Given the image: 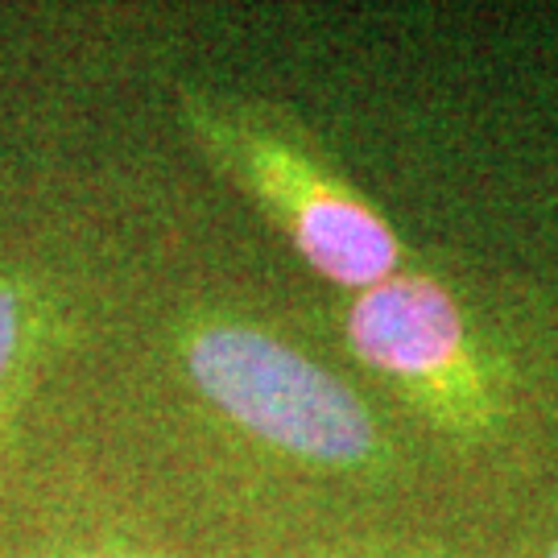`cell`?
<instances>
[{
	"mask_svg": "<svg viewBox=\"0 0 558 558\" xmlns=\"http://www.w3.org/2000/svg\"><path fill=\"white\" fill-rule=\"evenodd\" d=\"M34 343V319H29V302L21 294V286L0 278V410L13 398Z\"/></svg>",
	"mask_w": 558,
	"mask_h": 558,
	"instance_id": "cell-4",
	"label": "cell"
},
{
	"mask_svg": "<svg viewBox=\"0 0 558 558\" xmlns=\"http://www.w3.org/2000/svg\"><path fill=\"white\" fill-rule=\"evenodd\" d=\"M294 236L302 257L343 286H377L398 260V244L385 223L348 199L302 203Z\"/></svg>",
	"mask_w": 558,
	"mask_h": 558,
	"instance_id": "cell-3",
	"label": "cell"
},
{
	"mask_svg": "<svg viewBox=\"0 0 558 558\" xmlns=\"http://www.w3.org/2000/svg\"><path fill=\"white\" fill-rule=\"evenodd\" d=\"M352 348L389 373H435L459 348L456 302L422 278L377 281L352 311Z\"/></svg>",
	"mask_w": 558,
	"mask_h": 558,
	"instance_id": "cell-2",
	"label": "cell"
},
{
	"mask_svg": "<svg viewBox=\"0 0 558 558\" xmlns=\"http://www.w3.org/2000/svg\"><path fill=\"white\" fill-rule=\"evenodd\" d=\"M186 364L228 418L274 447L323 463H352L373 447L364 405L278 339L248 327H207L191 339Z\"/></svg>",
	"mask_w": 558,
	"mask_h": 558,
	"instance_id": "cell-1",
	"label": "cell"
},
{
	"mask_svg": "<svg viewBox=\"0 0 558 558\" xmlns=\"http://www.w3.org/2000/svg\"><path fill=\"white\" fill-rule=\"evenodd\" d=\"M550 558H558V550H555V555H550Z\"/></svg>",
	"mask_w": 558,
	"mask_h": 558,
	"instance_id": "cell-5",
	"label": "cell"
}]
</instances>
